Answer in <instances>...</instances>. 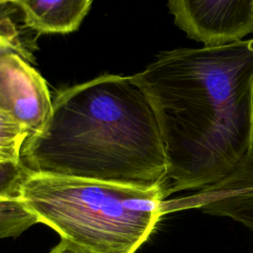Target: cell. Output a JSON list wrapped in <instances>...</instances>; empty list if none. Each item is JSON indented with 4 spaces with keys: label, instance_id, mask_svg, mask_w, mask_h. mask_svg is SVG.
Wrapping results in <instances>:
<instances>
[{
    "label": "cell",
    "instance_id": "cell-4",
    "mask_svg": "<svg viewBox=\"0 0 253 253\" xmlns=\"http://www.w3.org/2000/svg\"><path fill=\"white\" fill-rule=\"evenodd\" d=\"M168 8L175 25L206 46L253 33V0H168Z\"/></svg>",
    "mask_w": 253,
    "mask_h": 253
},
{
    "label": "cell",
    "instance_id": "cell-7",
    "mask_svg": "<svg viewBox=\"0 0 253 253\" xmlns=\"http://www.w3.org/2000/svg\"><path fill=\"white\" fill-rule=\"evenodd\" d=\"M92 0H20L25 24L43 34L75 31L87 15Z\"/></svg>",
    "mask_w": 253,
    "mask_h": 253
},
{
    "label": "cell",
    "instance_id": "cell-8",
    "mask_svg": "<svg viewBox=\"0 0 253 253\" xmlns=\"http://www.w3.org/2000/svg\"><path fill=\"white\" fill-rule=\"evenodd\" d=\"M30 132L0 110V167L21 164V150Z\"/></svg>",
    "mask_w": 253,
    "mask_h": 253
},
{
    "label": "cell",
    "instance_id": "cell-2",
    "mask_svg": "<svg viewBox=\"0 0 253 253\" xmlns=\"http://www.w3.org/2000/svg\"><path fill=\"white\" fill-rule=\"evenodd\" d=\"M20 163L32 174L167 184L160 128L131 75L105 74L59 92L44 126L26 139Z\"/></svg>",
    "mask_w": 253,
    "mask_h": 253
},
{
    "label": "cell",
    "instance_id": "cell-1",
    "mask_svg": "<svg viewBox=\"0 0 253 253\" xmlns=\"http://www.w3.org/2000/svg\"><path fill=\"white\" fill-rule=\"evenodd\" d=\"M131 77L160 128L170 196L216 184L253 149V39L162 51Z\"/></svg>",
    "mask_w": 253,
    "mask_h": 253
},
{
    "label": "cell",
    "instance_id": "cell-9",
    "mask_svg": "<svg viewBox=\"0 0 253 253\" xmlns=\"http://www.w3.org/2000/svg\"><path fill=\"white\" fill-rule=\"evenodd\" d=\"M27 173L21 164L0 167V200L21 199V186Z\"/></svg>",
    "mask_w": 253,
    "mask_h": 253
},
{
    "label": "cell",
    "instance_id": "cell-11",
    "mask_svg": "<svg viewBox=\"0 0 253 253\" xmlns=\"http://www.w3.org/2000/svg\"><path fill=\"white\" fill-rule=\"evenodd\" d=\"M49 253H88V252L80 248L79 246L71 243L70 241L61 238L60 242L54 248H52L49 251Z\"/></svg>",
    "mask_w": 253,
    "mask_h": 253
},
{
    "label": "cell",
    "instance_id": "cell-3",
    "mask_svg": "<svg viewBox=\"0 0 253 253\" xmlns=\"http://www.w3.org/2000/svg\"><path fill=\"white\" fill-rule=\"evenodd\" d=\"M167 184L135 187L27 173L21 200L39 222L88 253H134L154 231Z\"/></svg>",
    "mask_w": 253,
    "mask_h": 253
},
{
    "label": "cell",
    "instance_id": "cell-10",
    "mask_svg": "<svg viewBox=\"0 0 253 253\" xmlns=\"http://www.w3.org/2000/svg\"><path fill=\"white\" fill-rule=\"evenodd\" d=\"M15 52L26 60H30V52L23 46L18 39V33L8 19H0V56Z\"/></svg>",
    "mask_w": 253,
    "mask_h": 253
},
{
    "label": "cell",
    "instance_id": "cell-12",
    "mask_svg": "<svg viewBox=\"0 0 253 253\" xmlns=\"http://www.w3.org/2000/svg\"><path fill=\"white\" fill-rule=\"evenodd\" d=\"M18 1H20V0H0V5H1V4H5V3H7V2H11V3L16 4Z\"/></svg>",
    "mask_w": 253,
    "mask_h": 253
},
{
    "label": "cell",
    "instance_id": "cell-6",
    "mask_svg": "<svg viewBox=\"0 0 253 253\" xmlns=\"http://www.w3.org/2000/svg\"><path fill=\"white\" fill-rule=\"evenodd\" d=\"M188 210L228 217L253 229V149L223 180L162 204L164 215Z\"/></svg>",
    "mask_w": 253,
    "mask_h": 253
},
{
    "label": "cell",
    "instance_id": "cell-5",
    "mask_svg": "<svg viewBox=\"0 0 253 253\" xmlns=\"http://www.w3.org/2000/svg\"><path fill=\"white\" fill-rule=\"evenodd\" d=\"M52 101L42 76L15 52L0 56V110L30 135L46 124Z\"/></svg>",
    "mask_w": 253,
    "mask_h": 253
}]
</instances>
